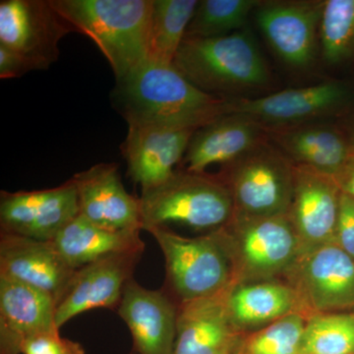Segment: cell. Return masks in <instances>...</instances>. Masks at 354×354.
I'll return each instance as SVG.
<instances>
[{"instance_id": "6da1fadb", "label": "cell", "mask_w": 354, "mask_h": 354, "mask_svg": "<svg viewBox=\"0 0 354 354\" xmlns=\"http://www.w3.org/2000/svg\"><path fill=\"white\" fill-rule=\"evenodd\" d=\"M111 101L127 124L193 129L223 115L225 104L195 87L174 65L150 62L116 81Z\"/></svg>"}, {"instance_id": "7a4b0ae2", "label": "cell", "mask_w": 354, "mask_h": 354, "mask_svg": "<svg viewBox=\"0 0 354 354\" xmlns=\"http://www.w3.org/2000/svg\"><path fill=\"white\" fill-rule=\"evenodd\" d=\"M172 65L218 99L250 97L272 84L269 65L249 28L218 38H185Z\"/></svg>"}, {"instance_id": "3957f363", "label": "cell", "mask_w": 354, "mask_h": 354, "mask_svg": "<svg viewBox=\"0 0 354 354\" xmlns=\"http://www.w3.org/2000/svg\"><path fill=\"white\" fill-rule=\"evenodd\" d=\"M73 27L92 39L116 81L149 62L153 0H50Z\"/></svg>"}, {"instance_id": "277c9868", "label": "cell", "mask_w": 354, "mask_h": 354, "mask_svg": "<svg viewBox=\"0 0 354 354\" xmlns=\"http://www.w3.org/2000/svg\"><path fill=\"white\" fill-rule=\"evenodd\" d=\"M143 230L178 223L193 230H218L232 220L234 200L220 177L176 171L165 183L142 190Z\"/></svg>"}, {"instance_id": "5b68a950", "label": "cell", "mask_w": 354, "mask_h": 354, "mask_svg": "<svg viewBox=\"0 0 354 354\" xmlns=\"http://www.w3.org/2000/svg\"><path fill=\"white\" fill-rule=\"evenodd\" d=\"M213 232L232 262L234 285L274 281L288 274L301 256L299 239L288 216L234 215Z\"/></svg>"}, {"instance_id": "8992f818", "label": "cell", "mask_w": 354, "mask_h": 354, "mask_svg": "<svg viewBox=\"0 0 354 354\" xmlns=\"http://www.w3.org/2000/svg\"><path fill=\"white\" fill-rule=\"evenodd\" d=\"M164 254L167 283L179 304L220 295L234 285L228 254L213 232L185 237L167 227L145 230Z\"/></svg>"}, {"instance_id": "52a82bcc", "label": "cell", "mask_w": 354, "mask_h": 354, "mask_svg": "<svg viewBox=\"0 0 354 354\" xmlns=\"http://www.w3.org/2000/svg\"><path fill=\"white\" fill-rule=\"evenodd\" d=\"M353 109V86L344 80L329 79L263 97L225 100L223 115L241 114L269 132L313 121L339 120Z\"/></svg>"}, {"instance_id": "ba28073f", "label": "cell", "mask_w": 354, "mask_h": 354, "mask_svg": "<svg viewBox=\"0 0 354 354\" xmlns=\"http://www.w3.org/2000/svg\"><path fill=\"white\" fill-rule=\"evenodd\" d=\"M295 165L269 139L223 169V181L234 200V215L249 218L288 216Z\"/></svg>"}, {"instance_id": "9c48e42d", "label": "cell", "mask_w": 354, "mask_h": 354, "mask_svg": "<svg viewBox=\"0 0 354 354\" xmlns=\"http://www.w3.org/2000/svg\"><path fill=\"white\" fill-rule=\"evenodd\" d=\"M325 0H262L256 24L277 57L297 70L320 59V30Z\"/></svg>"}, {"instance_id": "30bf717a", "label": "cell", "mask_w": 354, "mask_h": 354, "mask_svg": "<svg viewBox=\"0 0 354 354\" xmlns=\"http://www.w3.org/2000/svg\"><path fill=\"white\" fill-rule=\"evenodd\" d=\"M286 276L307 319L316 314L354 312V259L337 244L300 256Z\"/></svg>"}, {"instance_id": "8fae6325", "label": "cell", "mask_w": 354, "mask_h": 354, "mask_svg": "<svg viewBox=\"0 0 354 354\" xmlns=\"http://www.w3.org/2000/svg\"><path fill=\"white\" fill-rule=\"evenodd\" d=\"M73 27L50 0H2L0 46L24 57L34 70L48 69L59 57V44Z\"/></svg>"}, {"instance_id": "7c38bea8", "label": "cell", "mask_w": 354, "mask_h": 354, "mask_svg": "<svg viewBox=\"0 0 354 354\" xmlns=\"http://www.w3.org/2000/svg\"><path fill=\"white\" fill-rule=\"evenodd\" d=\"M80 214L72 179L50 189L18 191L0 195V227L8 232L51 241Z\"/></svg>"}, {"instance_id": "4fadbf2b", "label": "cell", "mask_w": 354, "mask_h": 354, "mask_svg": "<svg viewBox=\"0 0 354 354\" xmlns=\"http://www.w3.org/2000/svg\"><path fill=\"white\" fill-rule=\"evenodd\" d=\"M143 253L115 254L76 269L57 302V329L88 310L118 309Z\"/></svg>"}, {"instance_id": "5bb4252c", "label": "cell", "mask_w": 354, "mask_h": 354, "mask_svg": "<svg viewBox=\"0 0 354 354\" xmlns=\"http://www.w3.org/2000/svg\"><path fill=\"white\" fill-rule=\"evenodd\" d=\"M342 193L335 177L295 165L288 216L299 239L301 255L335 243Z\"/></svg>"}, {"instance_id": "9a60e30c", "label": "cell", "mask_w": 354, "mask_h": 354, "mask_svg": "<svg viewBox=\"0 0 354 354\" xmlns=\"http://www.w3.org/2000/svg\"><path fill=\"white\" fill-rule=\"evenodd\" d=\"M197 129L157 124H128L127 139L121 145L128 176L142 190L165 183L183 162L191 138Z\"/></svg>"}, {"instance_id": "2e32d148", "label": "cell", "mask_w": 354, "mask_h": 354, "mask_svg": "<svg viewBox=\"0 0 354 354\" xmlns=\"http://www.w3.org/2000/svg\"><path fill=\"white\" fill-rule=\"evenodd\" d=\"M116 311L131 333L137 353H174L178 304L167 291L149 290L132 278Z\"/></svg>"}, {"instance_id": "e0dca14e", "label": "cell", "mask_w": 354, "mask_h": 354, "mask_svg": "<svg viewBox=\"0 0 354 354\" xmlns=\"http://www.w3.org/2000/svg\"><path fill=\"white\" fill-rule=\"evenodd\" d=\"M71 179L76 186L80 215L111 230H143L140 199L125 189L118 165L101 162Z\"/></svg>"}, {"instance_id": "ac0fdd59", "label": "cell", "mask_w": 354, "mask_h": 354, "mask_svg": "<svg viewBox=\"0 0 354 354\" xmlns=\"http://www.w3.org/2000/svg\"><path fill=\"white\" fill-rule=\"evenodd\" d=\"M293 165L335 177L351 164L348 133L339 120H319L267 132Z\"/></svg>"}, {"instance_id": "d6986e66", "label": "cell", "mask_w": 354, "mask_h": 354, "mask_svg": "<svg viewBox=\"0 0 354 354\" xmlns=\"http://www.w3.org/2000/svg\"><path fill=\"white\" fill-rule=\"evenodd\" d=\"M227 290L178 304L172 354H235L241 351L246 335L235 329L230 320Z\"/></svg>"}, {"instance_id": "ffe728a7", "label": "cell", "mask_w": 354, "mask_h": 354, "mask_svg": "<svg viewBox=\"0 0 354 354\" xmlns=\"http://www.w3.org/2000/svg\"><path fill=\"white\" fill-rule=\"evenodd\" d=\"M74 272L53 241L1 232L0 277L44 291L57 302Z\"/></svg>"}, {"instance_id": "44dd1931", "label": "cell", "mask_w": 354, "mask_h": 354, "mask_svg": "<svg viewBox=\"0 0 354 354\" xmlns=\"http://www.w3.org/2000/svg\"><path fill=\"white\" fill-rule=\"evenodd\" d=\"M55 314L57 301L50 295L0 277V354H22L26 341L58 330Z\"/></svg>"}, {"instance_id": "7402d4cb", "label": "cell", "mask_w": 354, "mask_h": 354, "mask_svg": "<svg viewBox=\"0 0 354 354\" xmlns=\"http://www.w3.org/2000/svg\"><path fill=\"white\" fill-rule=\"evenodd\" d=\"M268 139L267 131L251 118L221 115L194 132L183 157L184 171L202 174L213 165L225 167Z\"/></svg>"}, {"instance_id": "603a6c76", "label": "cell", "mask_w": 354, "mask_h": 354, "mask_svg": "<svg viewBox=\"0 0 354 354\" xmlns=\"http://www.w3.org/2000/svg\"><path fill=\"white\" fill-rule=\"evenodd\" d=\"M225 300L235 329L244 335L300 312L299 300L292 286L276 281L234 283L228 288Z\"/></svg>"}, {"instance_id": "cb8c5ba5", "label": "cell", "mask_w": 354, "mask_h": 354, "mask_svg": "<svg viewBox=\"0 0 354 354\" xmlns=\"http://www.w3.org/2000/svg\"><path fill=\"white\" fill-rule=\"evenodd\" d=\"M140 232L101 227L79 214L51 241L65 262L76 270L115 254L144 252Z\"/></svg>"}, {"instance_id": "d4e9b609", "label": "cell", "mask_w": 354, "mask_h": 354, "mask_svg": "<svg viewBox=\"0 0 354 354\" xmlns=\"http://www.w3.org/2000/svg\"><path fill=\"white\" fill-rule=\"evenodd\" d=\"M198 3L197 0H153L149 62L172 64Z\"/></svg>"}, {"instance_id": "484cf974", "label": "cell", "mask_w": 354, "mask_h": 354, "mask_svg": "<svg viewBox=\"0 0 354 354\" xmlns=\"http://www.w3.org/2000/svg\"><path fill=\"white\" fill-rule=\"evenodd\" d=\"M320 59L330 68L354 67V0H325Z\"/></svg>"}, {"instance_id": "4316f807", "label": "cell", "mask_w": 354, "mask_h": 354, "mask_svg": "<svg viewBox=\"0 0 354 354\" xmlns=\"http://www.w3.org/2000/svg\"><path fill=\"white\" fill-rule=\"evenodd\" d=\"M262 0H201L185 38L209 39L227 36L248 28L249 16Z\"/></svg>"}, {"instance_id": "83f0119b", "label": "cell", "mask_w": 354, "mask_h": 354, "mask_svg": "<svg viewBox=\"0 0 354 354\" xmlns=\"http://www.w3.org/2000/svg\"><path fill=\"white\" fill-rule=\"evenodd\" d=\"M300 354H354V312L316 314L307 319Z\"/></svg>"}, {"instance_id": "f1b7e54d", "label": "cell", "mask_w": 354, "mask_h": 354, "mask_svg": "<svg viewBox=\"0 0 354 354\" xmlns=\"http://www.w3.org/2000/svg\"><path fill=\"white\" fill-rule=\"evenodd\" d=\"M306 321L304 314L293 312L247 335L242 354H300Z\"/></svg>"}, {"instance_id": "f546056e", "label": "cell", "mask_w": 354, "mask_h": 354, "mask_svg": "<svg viewBox=\"0 0 354 354\" xmlns=\"http://www.w3.org/2000/svg\"><path fill=\"white\" fill-rule=\"evenodd\" d=\"M22 354H86L82 344L65 339L59 330L35 335L23 344Z\"/></svg>"}, {"instance_id": "4dcf8cb0", "label": "cell", "mask_w": 354, "mask_h": 354, "mask_svg": "<svg viewBox=\"0 0 354 354\" xmlns=\"http://www.w3.org/2000/svg\"><path fill=\"white\" fill-rule=\"evenodd\" d=\"M335 243L354 259V198L344 192L339 202Z\"/></svg>"}, {"instance_id": "1f68e13d", "label": "cell", "mask_w": 354, "mask_h": 354, "mask_svg": "<svg viewBox=\"0 0 354 354\" xmlns=\"http://www.w3.org/2000/svg\"><path fill=\"white\" fill-rule=\"evenodd\" d=\"M34 71L31 64L18 53L0 46V78L12 79Z\"/></svg>"}, {"instance_id": "d6a6232c", "label": "cell", "mask_w": 354, "mask_h": 354, "mask_svg": "<svg viewBox=\"0 0 354 354\" xmlns=\"http://www.w3.org/2000/svg\"><path fill=\"white\" fill-rule=\"evenodd\" d=\"M335 179L342 192L354 198V165L349 164Z\"/></svg>"}, {"instance_id": "836d02e7", "label": "cell", "mask_w": 354, "mask_h": 354, "mask_svg": "<svg viewBox=\"0 0 354 354\" xmlns=\"http://www.w3.org/2000/svg\"><path fill=\"white\" fill-rule=\"evenodd\" d=\"M339 121L348 133L349 144H351V164L354 165V109L346 116L339 118Z\"/></svg>"}, {"instance_id": "e575fe53", "label": "cell", "mask_w": 354, "mask_h": 354, "mask_svg": "<svg viewBox=\"0 0 354 354\" xmlns=\"http://www.w3.org/2000/svg\"><path fill=\"white\" fill-rule=\"evenodd\" d=\"M128 354H138V353H136V351H135L134 348H132V351H130V353Z\"/></svg>"}, {"instance_id": "d590c367", "label": "cell", "mask_w": 354, "mask_h": 354, "mask_svg": "<svg viewBox=\"0 0 354 354\" xmlns=\"http://www.w3.org/2000/svg\"><path fill=\"white\" fill-rule=\"evenodd\" d=\"M235 354H242V348H241V351H239V353H236Z\"/></svg>"}]
</instances>
